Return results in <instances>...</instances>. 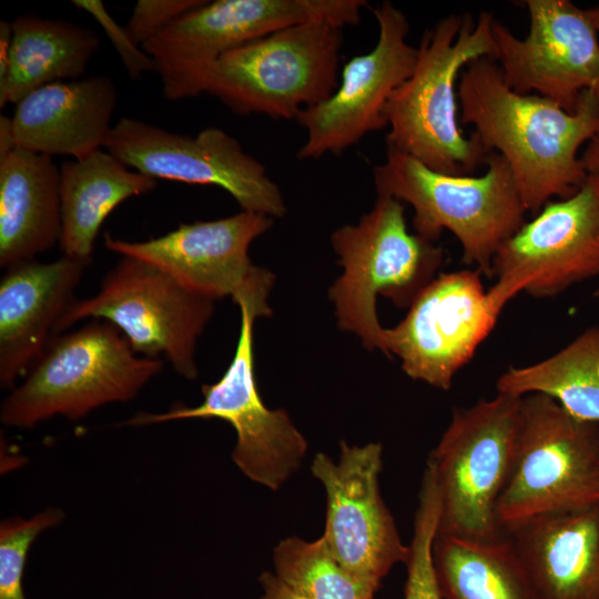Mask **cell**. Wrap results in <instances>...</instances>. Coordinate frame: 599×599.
I'll list each match as a JSON object with an SVG mask.
<instances>
[{"label": "cell", "mask_w": 599, "mask_h": 599, "mask_svg": "<svg viewBox=\"0 0 599 599\" xmlns=\"http://www.w3.org/2000/svg\"><path fill=\"white\" fill-rule=\"evenodd\" d=\"M116 97L112 79L101 74L41 87L16 104V146L73 159L101 150L112 130Z\"/></svg>", "instance_id": "obj_20"}, {"label": "cell", "mask_w": 599, "mask_h": 599, "mask_svg": "<svg viewBox=\"0 0 599 599\" xmlns=\"http://www.w3.org/2000/svg\"><path fill=\"white\" fill-rule=\"evenodd\" d=\"M595 11H596L597 21H598V28H599V7H596Z\"/></svg>", "instance_id": "obj_35"}, {"label": "cell", "mask_w": 599, "mask_h": 599, "mask_svg": "<svg viewBox=\"0 0 599 599\" xmlns=\"http://www.w3.org/2000/svg\"><path fill=\"white\" fill-rule=\"evenodd\" d=\"M273 224L264 214L241 211L234 215L189 224L142 242L104 234V245L120 255L141 258L164 271L189 290L213 301L230 296L257 318L268 317L267 298L274 284L268 270L248 256L252 242Z\"/></svg>", "instance_id": "obj_12"}, {"label": "cell", "mask_w": 599, "mask_h": 599, "mask_svg": "<svg viewBox=\"0 0 599 599\" xmlns=\"http://www.w3.org/2000/svg\"><path fill=\"white\" fill-rule=\"evenodd\" d=\"M580 162L587 175H591L599 182V132L586 144L580 154Z\"/></svg>", "instance_id": "obj_33"}, {"label": "cell", "mask_w": 599, "mask_h": 599, "mask_svg": "<svg viewBox=\"0 0 599 599\" xmlns=\"http://www.w3.org/2000/svg\"><path fill=\"white\" fill-rule=\"evenodd\" d=\"M476 270L437 275L406 316L383 331V353L398 357L404 373L441 390L470 362L496 326L502 307L485 291Z\"/></svg>", "instance_id": "obj_15"}, {"label": "cell", "mask_w": 599, "mask_h": 599, "mask_svg": "<svg viewBox=\"0 0 599 599\" xmlns=\"http://www.w3.org/2000/svg\"><path fill=\"white\" fill-rule=\"evenodd\" d=\"M487 165L478 176L446 174L387 148L373 176L377 195L414 209L416 234L435 242L443 231L451 232L461 245L463 262L493 277L498 248L526 222L527 211L504 158L491 153Z\"/></svg>", "instance_id": "obj_3"}, {"label": "cell", "mask_w": 599, "mask_h": 599, "mask_svg": "<svg viewBox=\"0 0 599 599\" xmlns=\"http://www.w3.org/2000/svg\"><path fill=\"white\" fill-rule=\"evenodd\" d=\"M494 19L487 11L477 22L470 13H451L424 31L413 73L385 106L387 148L446 174L471 175L487 163L491 153L460 129L456 83L468 63L494 60Z\"/></svg>", "instance_id": "obj_2"}, {"label": "cell", "mask_w": 599, "mask_h": 599, "mask_svg": "<svg viewBox=\"0 0 599 599\" xmlns=\"http://www.w3.org/2000/svg\"><path fill=\"white\" fill-rule=\"evenodd\" d=\"M64 514L50 507L24 518H9L0 525V599H26L23 571L31 545L44 530L63 519Z\"/></svg>", "instance_id": "obj_29"}, {"label": "cell", "mask_w": 599, "mask_h": 599, "mask_svg": "<svg viewBox=\"0 0 599 599\" xmlns=\"http://www.w3.org/2000/svg\"><path fill=\"white\" fill-rule=\"evenodd\" d=\"M504 534L537 599H599V504L538 515Z\"/></svg>", "instance_id": "obj_21"}, {"label": "cell", "mask_w": 599, "mask_h": 599, "mask_svg": "<svg viewBox=\"0 0 599 599\" xmlns=\"http://www.w3.org/2000/svg\"><path fill=\"white\" fill-rule=\"evenodd\" d=\"M92 261H24L0 280V386L11 390L43 354Z\"/></svg>", "instance_id": "obj_19"}, {"label": "cell", "mask_w": 599, "mask_h": 599, "mask_svg": "<svg viewBox=\"0 0 599 599\" xmlns=\"http://www.w3.org/2000/svg\"><path fill=\"white\" fill-rule=\"evenodd\" d=\"M521 397L499 394L455 408L430 453L440 498L437 532L494 539L496 506L509 478Z\"/></svg>", "instance_id": "obj_10"}, {"label": "cell", "mask_w": 599, "mask_h": 599, "mask_svg": "<svg viewBox=\"0 0 599 599\" xmlns=\"http://www.w3.org/2000/svg\"><path fill=\"white\" fill-rule=\"evenodd\" d=\"M459 120L490 152L508 163L527 212L575 194L587 180L578 155L599 132V92L585 91L573 112L537 94H520L498 64L479 58L461 71Z\"/></svg>", "instance_id": "obj_1"}, {"label": "cell", "mask_w": 599, "mask_h": 599, "mask_svg": "<svg viewBox=\"0 0 599 599\" xmlns=\"http://www.w3.org/2000/svg\"><path fill=\"white\" fill-rule=\"evenodd\" d=\"M496 388L515 397L542 394L573 417L599 423V326L588 327L546 359L509 367Z\"/></svg>", "instance_id": "obj_26"}, {"label": "cell", "mask_w": 599, "mask_h": 599, "mask_svg": "<svg viewBox=\"0 0 599 599\" xmlns=\"http://www.w3.org/2000/svg\"><path fill=\"white\" fill-rule=\"evenodd\" d=\"M331 242L343 267L329 288L338 327L355 334L367 349L383 352L377 296L408 308L436 277L444 251L409 232L404 204L384 195L356 224L336 229Z\"/></svg>", "instance_id": "obj_5"}, {"label": "cell", "mask_w": 599, "mask_h": 599, "mask_svg": "<svg viewBox=\"0 0 599 599\" xmlns=\"http://www.w3.org/2000/svg\"><path fill=\"white\" fill-rule=\"evenodd\" d=\"M258 580L263 590L260 599H308L287 587L275 573L265 571Z\"/></svg>", "instance_id": "obj_32"}, {"label": "cell", "mask_w": 599, "mask_h": 599, "mask_svg": "<svg viewBox=\"0 0 599 599\" xmlns=\"http://www.w3.org/2000/svg\"><path fill=\"white\" fill-rule=\"evenodd\" d=\"M342 28L326 22L287 27L221 55L202 91L238 114L296 120L338 85Z\"/></svg>", "instance_id": "obj_6"}, {"label": "cell", "mask_w": 599, "mask_h": 599, "mask_svg": "<svg viewBox=\"0 0 599 599\" xmlns=\"http://www.w3.org/2000/svg\"><path fill=\"white\" fill-rule=\"evenodd\" d=\"M363 0H215L187 12L142 48L169 100L196 97L224 53L274 31L306 22L344 28L361 22Z\"/></svg>", "instance_id": "obj_8"}, {"label": "cell", "mask_w": 599, "mask_h": 599, "mask_svg": "<svg viewBox=\"0 0 599 599\" xmlns=\"http://www.w3.org/2000/svg\"><path fill=\"white\" fill-rule=\"evenodd\" d=\"M204 0H139L124 26L132 40L143 45Z\"/></svg>", "instance_id": "obj_30"}, {"label": "cell", "mask_w": 599, "mask_h": 599, "mask_svg": "<svg viewBox=\"0 0 599 599\" xmlns=\"http://www.w3.org/2000/svg\"><path fill=\"white\" fill-rule=\"evenodd\" d=\"M529 30L516 37L496 18L494 61L520 94L549 99L573 112L587 90L599 92V28L595 8L570 0H526Z\"/></svg>", "instance_id": "obj_16"}, {"label": "cell", "mask_w": 599, "mask_h": 599, "mask_svg": "<svg viewBox=\"0 0 599 599\" xmlns=\"http://www.w3.org/2000/svg\"><path fill=\"white\" fill-rule=\"evenodd\" d=\"M599 504V423L542 394L522 396L511 471L496 506L505 530L531 517Z\"/></svg>", "instance_id": "obj_7"}, {"label": "cell", "mask_w": 599, "mask_h": 599, "mask_svg": "<svg viewBox=\"0 0 599 599\" xmlns=\"http://www.w3.org/2000/svg\"><path fill=\"white\" fill-rule=\"evenodd\" d=\"M8 69L0 79V106L32 91L79 80L100 45L95 31L70 21L22 14L12 22Z\"/></svg>", "instance_id": "obj_24"}, {"label": "cell", "mask_w": 599, "mask_h": 599, "mask_svg": "<svg viewBox=\"0 0 599 599\" xmlns=\"http://www.w3.org/2000/svg\"><path fill=\"white\" fill-rule=\"evenodd\" d=\"M382 455L379 443L351 446L341 441L337 461L317 453L311 466L326 494L321 537L343 567L376 589L408 555L380 495Z\"/></svg>", "instance_id": "obj_18"}, {"label": "cell", "mask_w": 599, "mask_h": 599, "mask_svg": "<svg viewBox=\"0 0 599 599\" xmlns=\"http://www.w3.org/2000/svg\"><path fill=\"white\" fill-rule=\"evenodd\" d=\"M378 24L375 47L349 59L342 80L325 101L304 109L296 121L306 130L300 160L341 154L366 134L387 126L385 106L413 73L418 49L407 42L409 22L390 1L373 9Z\"/></svg>", "instance_id": "obj_17"}, {"label": "cell", "mask_w": 599, "mask_h": 599, "mask_svg": "<svg viewBox=\"0 0 599 599\" xmlns=\"http://www.w3.org/2000/svg\"><path fill=\"white\" fill-rule=\"evenodd\" d=\"M497 282L488 290L501 306L518 293L555 297L599 276V182L591 175L571 196L547 202L498 248Z\"/></svg>", "instance_id": "obj_14"}, {"label": "cell", "mask_w": 599, "mask_h": 599, "mask_svg": "<svg viewBox=\"0 0 599 599\" xmlns=\"http://www.w3.org/2000/svg\"><path fill=\"white\" fill-rule=\"evenodd\" d=\"M213 309V300L189 290L164 271L121 255L94 295L69 305L54 333L82 319H103L123 334L138 355L164 356L179 375L195 379L196 343Z\"/></svg>", "instance_id": "obj_9"}, {"label": "cell", "mask_w": 599, "mask_h": 599, "mask_svg": "<svg viewBox=\"0 0 599 599\" xmlns=\"http://www.w3.org/2000/svg\"><path fill=\"white\" fill-rule=\"evenodd\" d=\"M73 6L90 13L104 29L105 34L118 52L128 74L139 79L149 71H154L152 58L129 35L125 27H121L100 0H73Z\"/></svg>", "instance_id": "obj_31"}, {"label": "cell", "mask_w": 599, "mask_h": 599, "mask_svg": "<svg viewBox=\"0 0 599 599\" xmlns=\"http://www.w3.org/2000/svg\"><path fill=\"white\" fill-rule=\"evenodd\" d=\"M240 334L233 358L222 375L202 386L203 402L179 405L164 413H139L125 424L143 426L179 419L217 418L236 434L232 458L251 480L278 489L296 470L307 441L283 408L271 409L260 395L254 366L253 328L257 316L240 306Z\"/></svg>", "instance_id": "obj_11"}, {"label": "cell", "mask_w": 599, "mask_h": 599, "mask_svg": "<svg viewBox=\"0 0 599 599\" xmlns=\"http://www.w3.org/2000/svg\"><path fill=\"white\" fill-rule=\"evenodd\" d=\"M433 564L443 599H537L506 534L475 539L436 532Z\"/></svg>", "instance_id": "obj_25"}, {"label": "cell", "mask_w": 599, "mask_h": 599, "mask_svg": "<svg viewBox=\"0 0 599 599\" xmlns=\"http://www.w3.org/2000/svg\"><path fill=\"white\" fill-rule=\"evenodd\" d=\"M60 169L51 156L13 149L0 159V266L35 260L61 236Z\"/></svg>", "instance_id": "obj_22"}, {"label": "cell", "mask_w": 599, "mask_h": 599, "mask_svg": "<svg viewBox=\"0 0 599 599\" xmlns=\"http://www.w3.org/2000/svg\"><path fill=\"white\" fill-rule=\"evenodd\" d=\"M596 297H599V287L596 290L595 294Z\"/></svg>", "instance_id": "obj_36"}, {"label": "cell", "mask_w": 599, "mask_h": 599, "mask_svg": "<svg viewBox=\"0 0 599 599\" xmlns=\"http://www.w3.org/2000/svg\"><path fill=\"white\" fill-rule=\"evenodd\" d=\"M14 136L12 132L11 118L0 116V159L16 149Z\"/></svg>", "instance_id": "obj_34"}, {"label": "cell", "mask_w": 599, "mask_h": 599, "mask_svg": "<svg viewBox=\"0 0 599 599\" xmlns=\"http://www.w3.org/2000/svg\"><path fill=\"white\" fill-rule=\"evenodd\" d=\"M440 515V499L436 483L425 479L418 494L414 532L406 558L407 579L405 599H443L433 564V542Z\"/></svg>", "instance_id": "obj_28"}, {"label": "cell", "mask_w": 599, "mask_h": 599, "mask_svg": "<svg viewBox=\"0 0 599 599\" xmlns=\"http://www.w3.org/2000/svg\"><path fill=\"white\" fill-rule=\"evenodd\" d=\"M156 186V180L130 170L108 151L65 161L60 167L62 255L92 261L95 240L109 214Z\"/></svg>", "instance_id": "obj_23"}, {"label": "cell", "mask_w": 599, "mask_h": 599, "mask_svg": "<svg viewBox=\"0 0 599 599\" xmlns=\"http://www.w3.org/2000/svg\"><path fill=\"white\" fill-rule=\"evenodd\" d=\"M275 576L308 599H374L378 590L343 567L322 537H290L273 551Z\"/></svg>", "instance_id": "obj_27"}, {"label": "cell", "mask_w": 599, "mask_h": 599, "mask_svg": "<svg viewBox=\"0 0 599 599\" xmlns=\"http://www.w3.org/2000/svg\"><path fill=\"white\" fill-rule=\"evenodd\" d=\"M104 148L128 167L154 180L219 186L242 211L272 219L286 212L282 192L265 166L220 128H205L192 136L122 118Z\"/></svg>", "instance_id": "obj_13"}, {"label": "cell", "mask_w": 599, "mask_h": 599, "mask_svg": "<svg viewBox=\"0 0 599 599\" xmlns=\"http://www.w3.org/2000/svg\"><path fill=\"white\" fill-rule=\"evenodd\" d=\"M162 367L161 358L138 355L113 324L92 319L52 336L2 402L0 420L16 428L55 416L77 420L103 405L132 400Z\"/></svg>", "instance_id": "obj_4"}]
</instances>
